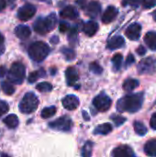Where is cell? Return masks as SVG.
Segmentation results:
<instances>
[{
  "instance_id": "1",
  "label": "cell",
  "mask_w": 156,
  "mask_h": 157,
  "mask_svg": "<svg viewBox=\"0 0 156 157\" xmlns=\"http://www.w3.org/2000/svg\"><path fill=\"white\" fill-rule=\"evenodd\" d=\"M143 103V93L131 94L120 98L117 104V109L121 112L127 111L130 113H134L141 109Z\"/></svg>"
},
{
  "instance_id": "2",
  "label": "cell",
  "mask_w": 156,
  "mask_h": 157,
  "mask_svg": "<svg viewBox=\"0 0 156 157\" xmlns=\"http://www.w3.org/2000/svg\"><path fill=\"white\" fill-rule=\"evenodd\" d=\"M57 23V17L54 13L50 14L46 17H39L33 24V29L35 32L44 35L51 31Z\"/></svg>"
},
{
  "instance_id": "3",
  "label": "cell",
  "mask_w": 156,
  "mask_h": 157,
  "mask_svg": "<svg viewBox=\"0 0 156 157\" xmlns=\"http://www.w3.org/2000/svg\"><path fill=\"white\" fill-rule=\"evenodd\" d=\"M28 52L31 60L40 63L42 62L50 53V47L43 41H36L29 47Z\"/></svg>"
},
{
  "instance_id": "4",
  "label": "cell",
  "mask_w": 156,
  "mask_h": 157,
  "mask_svg": "<svg viewBox=\"0 0 156 157\" xmlns=\"http://www.w3.org/2000/svg\"><path fill=\"white\" fill-rule=\"evenodd\" d=\"M26 76V69L23 63L19 62L14 63L8 73H7V79L9 82L15 85H20L24 81Z\"/></svg>"
},
{
  "instance_id": "5",
  "label": "cell",
  "mask_w": 156,
  "mask_h": 157,
  "mask_svg": "<svg viewBox=\"0 0 156 157\" xmlns=\"http://www.w3.org/2000/svg\"><path fill=\"white\" fill-rule=\"evenodd\" d=\"M38 106H39L38 97L34 93L29 92L25 94L23 98L21 99L19 103V110L24 114H29L35 111Z\"/></svg>"
},
{
  "instance_id": "6",
  "label": "cell",
  "mask_w": 156,
  "mask_h": 157,
  "mask_svg": "<svg viewBox=\"0 0 156 157\" xmlns=\"http://www.w3.org/2000/svg\"><path fill=\"white\" fill-rule=\"evenodd\" d=\"M140 75H153L156 71V61L153 57L143 59L137 66Z\"/></svg>"
},
{
  "instance_id": "7",
  "label": "cell",
  "mask_w": 156,
  "mask_h": 157,
  "mask_svg": "<svg viewBox=\"0 0 156 157\" xmlns=\"http://www.w3.org/2000/svg\"><path fill=\"white\" fill-rule=\"evenodd\" d=\"M72 126H73L72 120L67 116L61 117L55 120L54 121L49 123L50 128H51L52 130L61 131V132H69L72 129Z\"/></svg>"
},
{
  "instance_id": "8",
  "label": "cell",
  "mask_w": 156,
  "mask_h": 157,
  "mask_svg": "<svg viewBox=\"0 0 156 157\" xmlns=\"http://www.w3.org/2000/svg\"><path fill=\"white\" fill-rule=\"evenodd\" d=\"M93 105L98 111H101V112L107 111L111 106V98L108 95H106L104 92H101L99 95H97L94 98Z\"/></svg>"
},
{
  "instance_id": "9",
  "label": "cell",
  "mask_w": 156,
  "mask_h": 157,
  "mask_svg": "<svg viewBox=\"0 0 156 157\" xmlns=\"http://www.w3.org/2000/svg\"><path fill=\"white\" fill-rule=\"evenodd\" d=\"M36 6L32 4H26L21 6L17 11V17L21 21H27L30 19L36 13Z\"/></svg>"
},
{
  "instance_id": "10",
  "label": "cell",
  "mask_w": 156,
  "mask_h": 157,
  "mask_svg": "<svg viewBox=\"0 0 156 157\" xmlns=\"http://www.w3.org/2000/svg\"><path fill=\"white\" fill-rule=\"evenodd\" d=\"M112 157H136L133 150L128 145H120L116 147L112 153Z\"/></svg>"
},
{
  "instance_id": "11",
  "label": "cell",
  "mask_w": 156,
  "mask_h": 157,
  "mask_svg": "<svg viewBox=\"0 0 156 157\" xmlns=\"http://www.w3.org/2000/svg\"><path fill=\"white\" fill-rule=\"evenodd\" d=\"M63 106L67 110H74L79 106V99L74 95H68L63 98Z\"/></svg>"
},
{
  "instance_id": "12",
  "label": "cell",
  "mask_w": 156,
  "mask_h": 157,
  "mask_svg": "<svg viewBox=\"0 0 156 157\" xmlns=\"http://www.w3.org/2000/svg\"><path fill=\"white\" fill-rule=\"evenodd\" d=\"M141 32H142V26L139 23H133L128 27V29L125 31V34L130 40H137L141 36Z\"/></svg>"
},
{
  "instance_id": "13",
  "label": "cell",
  "mask_w": 156,
  "mask_h": 157,
  "mask_svg": "<svg viewBox=\"0 0 156 157\" xmlns=\"http://www.w3.org/2000/svg\"><path fill=\"white\" fill-rule=\"evenodd\" d=\"M119 14V10L114 6H109L107 7V9L104 11L102 16V21L105 24H108L111 21H113Z\"/></svg>"
},
{
  "instance_id": "14",
  "label": "cell",
  "mask_w": 156,
  "mask_h": 157,
  "mask_svg": "<svg viewBox=\"0 0 156 157\" xmlns=\"http://www.w3.org/2000/svg\"><path fill=\"white\" fill-rule=\"evenodd\" d=\"M101 11V5L97 1H91L86 6V13L91 17H97Z\"/></svg>"
},
{
  "instance_id": "15",
  "label": "cell",
  "mask_w": 156,
  "mask_h": 157,
  "mask_svg": "<svg viewBox=\"0 0 156 157\" xmlns=\"http://www.w3.org/2000/svg\"><path fill=\"white\" fill-rule=\"evenodd\" d=\"M65 76H66V82L67 85L70 86H74L78 79H79V75L77 73V70L74 67H68L65 71Z\"/></svg>"
},
{
  "instance_id": "16",
  "label": "cell",
  "mask_w": 156,
  "mask_h": 157,
  "mask_svg": "<svg viewBox=\"0 0 156 157\" xmlns=\"http://www.w3.org/2000/svg\"><path fill=\"white\" fill-rule=\"evenodd\" d=\"M60 16L66 19H74L78 17L76 8L73 6H67L60 11Z\"/></svg>"
},
{
  "instance_id": "17",
  "label": "cell",
  "mask_w": 156,
  "mask_h": 157,
  "mask_svg": "<svg viewBox=\"0 0 156 157\" xmlns=\"http://www.w3.org/2000/svg\"><path fill=\"white\" fill-rule=\"evenodd\" d=\"M125 40L124 38L120 36V35H116L112 38H110L108 41V48L109 50H116L119 48H121L124 46Z\"/></svg>"
},
{
  "instance_id": "18",
  "label": "cell",
  "mask_w": 156,
  "mask_h": 157,
  "mask_svg": "<svg viewBox=\"0 0 156 157\" xmlns=\"http://www.w3.org/2000/svg\"><path fill=\"white\" fill-rule=\"evenodd\" d=\"M97 30H98V24L97 22L93 21V20L87 21L83 27V31L89 37L94 36Z\"/></svg>"
},
{
  "instance_id": "19",
  "label": "cell",
  "mask_w": 156,
  "mask_h": 157,
  "mask_svg": "<svg viewBox=\"0 0 156 157\" xmlns=\"http://www.w3.org/2000/svg\"><path fill=\"white\" fill-rule=\"evenodd\" d=\"M15 34L16 36L20 39V40H26L28 39L30 34H31V30L28 26L25 25H19L15 29Z\"/></svg>"
},
{
  "instance_id": "20",
  "label": "cell",
  "mask_w": 156,
  "mask_h": 157,
  "mask_svg": "<svg viewBox=\"0 0 156 157\" xmlns=\"http://www.w3.org/2000/svg\"><path fill=\"white\" fill-rule=\"evenodd\" d=\"M144 152L149 156L156 157V139L150 140L145 144Z\"/></svg>"
},
{
  "instance_id": "21",
  "label": "cell",
  "mask_w": 156,
  "mask_h": 157,
  "mask_svg": "<svg viewBox=\"0 0 156 157\" xmlns=\"http://www.w3.org/2000/svg\"><path fill=\"white\" fill-rule=\"evenodd\" d=\"M4 123L10 129H15L18 126L19 121L18 118L17 117V115L15 114H10L8 116H6L4 119Z\"/></svg>"
},
{
  "instance_id": "22",
  "label": "cell",
  "mask_w": 156,
  "mask_h": 157,
  "mask_svg": "<svg viewBox=\"0 0 156 157\" xmlns=\"http://www.w3.org/2000/svg\"><path fill=\"white\" fill-rule=\"evenodd\" d=\"M144 41L147 44V46L153 50H156V33L154 32H148L146 33V35L144 36Z\"/></svg>"
},
{
  "instance_id": "23",
  "label": "cell",
  "mask_w": 156,
  "mask_h": 157,
  "mask_svg": "<svg viewBox=\"0 0 156 157\" xmlns=\"http://www.w3.org/2000/svg\"><path fill=\"white\" fill-rule=\"evenodd\" d=\"M140 85V82L136 79H132V78H130V79H127L124 83H123V89L125 91H128V92H131L133 91L135 88H137Z\"/></svg>"
},
{
  "instance_id": "24",
  "label": "cell",
  "mask_w": 156,
  "mask_h": 157,
  "mask_svg": "<svg viewBox=\"0 0 156 157\" xmlns=\"http://www.w3.org/2000/svg\"><path fill=\"white\" fill-rule=\"evenodd\" d=\"M112 132V126L110 123H103L98 125L96 130L94 131V133L97 134H102V135H107L109 132Z\"/></svg>"
},
{
  "instance_id": "25",
  "label": "cell",
  "mask_w": 156,
  "mask_h": 157,
  "mask_svg": "<svg viewBox=\"0 0 156 157\" xmlns=\"http://www.w3.org/2000/svg\"><path fill=\"white\" fill-rule=\"evenodd\" d=\"M112 64H113V69L114 71H119L121 67L122 61H123V56L120 53H116L112 57Z\"/></svg>"
},
{
  "instance_id": "26",
  "label": "cell",
  "mask_w": 156,
  "mask_h": 157,
  "mask_svg": "<svg viewBox=\"0 0 156 157\" xmlns=\"http://www.w3.org/2000/svg\"><path fill=\"white\" fill-rule=\"evenodd\" d=\"M92 151H93V143L88 141L85 144V145L82 148V152H81L82 157H91Z\"/></svg>"
},
{
  "instance_id": "27",
  "label": "cell",
  "mask_w": 156,
  "mask_h": 157,
  "mask_svg": "<svg viewBox=\"0 0 156 157\" xmlns=\"http://www.w3.org/2000/svg\"><path fill=\"white\" fill-rule=\"evenodd\" d=\"M133 126H134V131L138 135L143 136V135H145L147 133V128L145 127V125L143 122L135 121Z\"/></svg>"
},
{
  "instance_id": "28",
  "label": "cell",
  "mask_w": 156,
  "mask_h": 157,
  "mask_svg": "<svg viewBox=\"0 0 156 157\" xmlns=\"http://www.w3.org/2000/svg\"><path fill=\"white\" fill-rule=\"evenodd\" d=\"M1 87L4 91L5 94L6 95H12L14 92H15V88L13 86V84L9 81H5V82H2L1 84Z\"/></svg>"
},
{
  "instance_id": "29",
  "label": "cell",
  "mask_w": 156,
  "mask_h": 157,
  "mask_svg": "<svg viewBox=\"0 0 156 157\" xmlns=\"http://www.w3.org/2000/svg\"><path fill=\"white\" fill-rule=\"evenodd\" d=\"M55 113H56V108L54 106H51V107L43 109L40 115L43 119H49L52 117Z\"/></svg>"
},
{
  "instance_id": "30",
  "label": "cell",
  "mask_w": 156,
  "mask_h": 157,
  "mask_svg": "<svg viewBox=\"0 0 156 157\" xmlns=\"http://www.w3.org/2000/svg\"><path fill=\"white\" fill-rule=\"evenodd\" d=\"M44 75V71L43 70H39V71H35L29 74V77H28V81L29 83H34L36 82L40 77H42Z\"/></svg>"
},
{
  "instance_id": "31",
  "label": "cell",
  "mask_w": 156,
  "mask_h": 157,
  "mask_svg": "<svg viewBox=\"0 0 156 157\" xmlns=\"http://www.w3.org/2000/svg\"><path fill=\"white\" fill-rule=\"evenodd\" d=\"M62 53L63 54L64 58L67 60V61H72L75 58V52L74 50L72 49H69V48H63L62 49Z\"/></svg>"
},
{
  "instance_id": "32",
  "label": "cell",
  "mask_w": 156,
  "mask_h": 157,
  "mask_svg": "<svg viewBox=\"0 0 156 157\" xmlns=\"http://www.w3.org/2000/svg\"><path fill=\"white\" fill-rule=\"evenodd\" d=\"M36 88L40 92H50L52 89V86L48 82H42L37 85Z\"/></svg>"
},
{
  "instance_id": "33",
  "label": "cell",
  "mask_w": 156,
  "mask_h": 157,
  "mask_svg": "<svg viewBox=\"0 0 156 157\" xmlns=\"http://www.w3.org/2000/svg\"><path fill=\"white\" fill-rule=\"evenodd\" d=\"M143 2H144V0H122V5L138 7L139 6L143 5Z\"/></svg>"
},
{
  "instance_id": "34",
  "label": "cell",
  "mask_w": 156,
  "mask_h": 157,
  "mask_svg": "<svg viewBox=\"0 0 156 157\" xmlns=\"http://www.w3.org/2000/svg\"><path fill=\"white\" fill-rule=\"evenodd\" d=\"M89 69H90V71H91V72H93V73H94V74H96V75H100V74H102V72H103L102 67H101L97 63H96V62H94V63H90V65H89Z\"/></svg>"
},
{
  "instance_id": "35",
  "label": "cell",
  "mask_w": 156,
  "mask_h": 157,
  "mask_svg": "<svg viewBox=\"0 0 156 157\" xmlns=\"http://www.w3.org/2000/svg\"><path fill=\"white\" fill-rule=\"evenodd\" d=\"M8 109H9L8 104L6 101L0 100V117L5 115L6 113H7Z\"/></svg>"
},
{
  "instance_id": "36",
  "label": "cell",
  "mask_w": 156,
  "mask_h": 157,
  "mask_svg": "<svg viewBox=\"0 0 156 157\" xmlns=\"http://www.w3.org/2000/svg\"><path fill=\"white\" fill-rule=\"evenodd\" d=\"M112 121L117 126H120L126 121V119L120 115H117V116H112Z\"/></svg>"
},
{
  "instance_id": "37",
  "label": "cell",
  "mask_w": 156,
  "mask_h": 157,
  "mask_svg": "<svg viewBox=\"0 0 156 157\" xmlns=\"http://www.w3.org/2000/svg\"><path fill=\"white\" fill-rule=\"evenodd\" d=\"M69 28H70L69 24L67 22H65V21H62L60 23V25H59V30L61 32H63V33H64L67 30H69Z\"/></svg>"
},
{
  "instance_id": "38",
  "label": "cell",
  "mask_w": 156,
  "mask_h": 157,
  "mask_svg": "<svg viewBox=\"0 0 156 157\" xmlns=\"http://www.w3.org/2000/svg\"><path fill=\"white\" fill-rule=\"evenodd\" d=\"M135 62V58H134V56L132 55V54H129L128 55V57H127V60H126V66L128 67V66H130V65H131L133 63Z\"/></svg>"
},
{
  "instance_id": "39",
  "label": "cell",
  "mask_w": 156,
  "mask_h": 157,
  "mask_svg": "<svg viewBox=\"0 0 156 157\" xmlns=\"http://www.w3.org/2000/svg\"><path fill=\"white\" fill-rule=\"evenodd\" d=\"M150 126L153 130H156V112H154L150 120Z\"/></svg>"
},
{
  "instance_id": "40",
  "label": "cell",
  "mask_w": 156,
  "mask_h": 157,
  "mask_svg": "<svg viewBox=\"0 0 156 157\" xmlns=\"http://www.w3.org/2000/svg\"><path fill=\"white\" fill-rule=\"evenodd\" d=\"M4 43H5V39H4V36L2 35V33L0 32V54H2L5 50Z\"/></svg>"
},
{
  "instance_id": "41",
  "label": "cell",
  "mask_w": 156,
  "mask_h": 157,
  "mask_svg": "<svg viewBox=\"0 0 156 157\" xmlns=\"http://www.w3.org/2000/svg\"><path fill=\"white\" fill-rule=\"evenodd\" d=\"M137 53L139 54V55H144L145 53H146V50H145V48L143 47V46H139L138 47V49H137Z\"/></svg>"
},
{
  "instance_id": "42",
  "label": "cell",
  "mask_w": 156,
  "mask_h": 157,
  "mask_svg": "<svg viewBox=\"0 0 156 157\" xmlns=\"http://www.w3.org/2000/svg\"><path fill=\"white\" fill-rule=\"evenodd\" d=\"M6 73H7L6 68L4 65H1L0 66V77H4L6 75Z\"/></svg>"
},
{
  "instance_id": "43",
  "label": "cell",
  "mask_w": 156,
  "mask_h": 157,
  "mask_svg": "<svg viewBox=\"0 0 156 157\" xmlns=\"http://www.w3.org/2000/svg\"><path fill=\"white\" fill-rule=\"evenodd\" d=\"M6 7V0H0V11L5 9Z\"/></svg>"
},
{
  "instance_id": "44",
  "label": "cell",
  "mask_w": 156,
  "mask_h": 157,
  "mask_svg": "<svg viewBox=\"0 0 156 157\" xmlns=\"http://www.w3.org/2000/svg\"><path fill=\"white\" fill-rule=\"evenodd\" d=\"M84 117H85V119H86V121H88V120H89V118L86 116V111H84Z\"/></svg>"
},
{
  "instance_id": "45",
  "label": "cell",
  "mask_w": 156,
  "mask_h": 157,
  "mask_svg": "<svg viewBox=\"0 0 156 157\" xmlns=\"http://www.w3.org/2000/svg\"><path fill=\"white\" fill-rule=\"evenodd\" d=\"M153 16H154V19L156 21V9H155V11L153 13Z\"/></svg>"
},
{
  "instance_id": "46",
  "label": "cell",
  "mask_w": 156,
  "mask_h": 157,
  "mask_svg": "<svg viewBox=\"0 0 156 157\" xmlns=\"http://www.w3.org/2000/svg\"><path fill=\"white\" fill-rule=\"evenodd\" d=\"M2 157H10V156H9V155H7L6 154H3V155H2Z\"/></svg>"
},
{
  "instance_id": "47",
  "label": "cell",
  "mask_w": 156,
  "mask_h": 157,
  "mask_svg": "<svg viewBox=\"0 0 156 157\" xmlns=\"http://www.w3.org/2000/svg\"><path fill=\"white\" fill-rule=\"evenodd\" d=\"M151 1H153V2H154V3H156V0H151Z\"/></svg>"
}]
</instances>
